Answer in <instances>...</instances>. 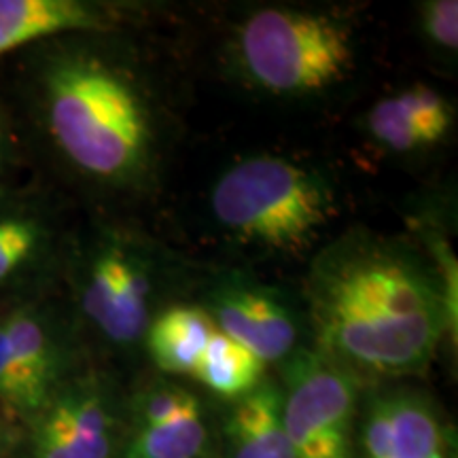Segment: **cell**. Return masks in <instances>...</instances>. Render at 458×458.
<instances>
[{
	"label": "cell",
	"mask_w": 458,
	"mask_h": 458,
	"mask_svg": "<svg viewBox=\"0 0 458 458\" xmlns=\"http://www.w3.org/2000/svg\"><path fill=\"white\" fill-rule=\"evenodd\" d=\"M448 295L410 249L363 229L346 233L308 278L317 351L354 376L420 374L450 327Z\"/></svg>",
	"instance_id": "6da1fadb"
},
{
	"label": "cell",
	"mask_w": 458,
	"mask_h": 458,
	"mask_svg": "<svg viewBox=\"0 0 458 458\" xmlns=\"http://www.w3.org/2000/svg\"><path fill=\"white\" fill-rule=\"evenodd\" d=\"M47 130L62 156L89 179L131 187L148 174L156 125L139 83L94 54H66L43 72Z\"/></svg>",
	"instance_id": "7a4b0ae2"
},
{
	"label": "cell",
	"mask_w": 458,
	"mask_h": 458,
	"mask_svg": "<svg viewBox=\"0 0 458 458\" xmlns=\"http://www.w3.org/2000/svg\"><path fill=\"white\" fill-rule=\"evenodd\" d=\"M210 208L232 238L283 253L308 249L335 215L327 182L278 156L246 157L223 172Z\"/></svg>",
	"instance_id": "3957f363"
},
{
	"label": "cell",
	"mask_w": 458,
	"mask_h": 458,
	"mask_svg": "<svg viewBox=\"0 0 458 458\" xmlns=\"http://www.w3.org/2000/svg\"><path fill=\"white\" fill-rule=\"evenodd\" d=\"M238 57L257 88L278 96L317 94L352 71L351 28L300 9H261L240 26Z\"/></svg>",
	"instance_id": "277c9868"
},
{
	"label": "cell",
	"mask_w": 458,
	"mask_h": 458,
	"mask_svg": "<svg viewBox=\"0 0 458 458\" xmlns=\"http://www.w3.org/2000/svg\"><path fill=\"white\" fill-rule=\"evenodd\" d=\"M280 391L293 458H354L359 376L317 348L300 351L284 360Z\"/></svg>",
	"instance_id": "5b68a950"
},
{
	"label": "cell",
	"mask_w": 458,
	"mask_h": 458,
	"mask_svg": "<svg viewBox=\"0 0 458 458\" xmlns=\"http://www.w3.org/2000/svg\"><path fill=\"white\" fill-rule=\"evenodd\" d=\"M64 374L66 348L43 312L20 306L0 314V403L34 420Z\"/></svg>",
	"instance_id": "8992f818"
},
{
	"label": "cell",
	"mask_w": 458,
	"mask_h": 458,
	"mask_svg": "<svg viewBox=\"0 0 458 458\" xmlns=\"http://www.w3.org/2000/svg\"><path fill=\"white\" fill-rule=\"evenodd\" d=\"M153 276L139 253L122 242H102L91 253L81 283V306L96 329L117 346L142 340L151 323Z\"/></svg>",
	"instance_id": "52a82bcc"
},
{
	"label": "cell",
	"mask_w": 458,
	"mask_h": 458,
	"mask_svg": "<svg viewBox=\"0 0 458 458\" xmlns=\"http://www.w3.org/2000/svg\"><path fill=\"white\" fill-rule=\"evenodd\" d=\"M117 435L111 394L94 380L72 382L34 418L30 458H111Z\"/></svg>",
	"instance_id": "ba28073f"
},
{
	"label": "cell",
	"mask_w": 458,
	"mask_h": 458,
	"mask_svg": "<svg viewBox=\"0 0 458 458\" xmlns=\"http://www.w3.org/2000/svg\"><path fill=\"white\" fill-rule=\"evenodd\" d=\"M215 329L266 363L295 352L300 331L293 312L276 293L250 280L227 278L215 286L208 310Z\"/></svg>",
	"instance_id": "9c48e42d"
},
{
	"label": "cell",
	"mask_w": 458,
	"mask_h": 458,
	"mask_svg": "<svg viewBox=\"0 0 458 458\" xmlns=\"http://www.w3.org/2000/svg\"><path fill=\"white\" fill-rule=\"evenodd\" d=\"M354 458H452L448 428L420 394H376L365 410Z\"/></svg>",
	"instance_id": "30bf717a"
},
{
	"label": "cell",
	"mask_w": 458,
	"mask_h": 458,
	"mask_svg": "<svg viewBox=\"0 0 458 458\" xmlns=\"http://www.w3.org/2000/svg\"><path fill=\"white\" fill-rule=\"evenodd\" d=\"M208 428L196 394L159 382L136 397L122 458H202Z\"/></svg>",
	"instance_id": "8fae6325"
},
{
	"label": "cell",
	"mask_w": 458,
	"mask_h": 458,
	"mask_svg": "<svg viewBox=\"0 0 458 458\" xmlns=\"http://www.w3.org/2000/svg\"><path fill=\"white\" fill-rule=\"evenodd\" d=\"M452 125V106L439 91L427 85L377 100L368 114V130L382 147L411 153L437 145Z\"/></svg>",
	"instance_id": "7c38bea8"
},
{
	"label": "cell",
	"mask_w": 458,
	"mask_h": 458,
	"mask_svg": "<svg viewBox=\"0 0 458 458\" xmlns=\"http://www.w3.org/2000/svg\"><path fill=\"white\" fill-rule=\"evenodd\" d=\"M225 458H293L283 425V391L261 382L233 403L223 425Z\"/></svg>",
	"instance_id": "4fadbf2b"
},
{
	"label": "cell",
	"mask_w": 458,
	"mask_h": 458,
	"mask_svg": "<svg viewBox=\"0 0 458 458\" xmlns=\"http://www.w3.org/2000/svg\"><path fill=\"white\" fill-rule=\"evenodd\" d=\"M106 13L79 0H0V55L64 32L106 28Z\"/></svg>",
	"instance_id": "5bb4252c"
},
{
	"label": "cell",
	"mask_w": 458,
	"mask_h": 458,
	"mask_svg": "<svg viewBox=\"0 0 458 458\" xmlns=\"http://www.w3.org/2000/svg\"><path fill=\"white\" fill-rule=\"evenodd\" d=\"M215 331L206 310L174 306L151 318L145 346L153 363L165 374L191 376Z\"/></svg>",
	"instance_id": "9a60e30c"
},
{
	"label": "cell",
	"mask_w": 458,
	"mask_h": 458,
	"mask_svg": "<svg viewBox=\"0 0 458 458\" xmlns=\"http://www.w3.org/2000/svg\"><path fill=\"white\" fill-rule=\"evenodd\" d=\"M263 369L255 354L215 331L191 376L219 397L238 401L261 385Z\"/></svg>",
	"instance_id": "2e32d148"
},
{
	"label": "cell",
	"mask_w": 458,
	"mask_h": 458,
	"mask_svg": "<svg viewBox=\"0 0 458 458\" xmlns=\"http://www.w3.org/2000/svg\"><path fill=\"white\" fill-rule=\"evenodd\" d=\"M47 229L34 216H0V283L15 278L43 253Z\"/></svg>",
	"instance_id": "e0dca14e"
},
{
	"label": "cell",
	"mask_w": 458,
	"mask_h": 458,
	"mask_svg": "<svg viewBox=\"0 0 458 458\" xmlns=\"http://www.w3.org/2000/svg\"><path fill=\"white\" fill-rule=\"evenodd\" d=\"M422 30L427 38L445 51L458 47V3L456 0H431L422 7Z\"/></svg>",
	"instance_id": "ac0fdd59"
},
{
	"label": "cell",
	"mask_w": 458,
	"mask_h": 458,
	"mask_svg": "<svg viewBox=\"0 0 458 458\" xmlns=\"http://www.w3.org/2000/svg\"><path fill=\"white\" fill-rule=\"evenodd\" d=\"M4 159V139H3V130H0V164Z\"/></svg>",
	"instance_id": "d6986e66"
}]
</instances>
